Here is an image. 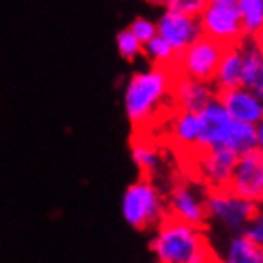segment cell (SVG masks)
Here are the masks:
<instances>
[{
    "mask_svg": "<svg viewBox=\"0 0 263 263\" xmlns=\"http://www.w3.org/2000/svg\"><path fill=\"white\" fill-rule=\"evenodd\" d=\"M224 49V44L201 34L199 38L188 45L186 49L177 55L173 70H175V73L213 83L214 71H216V66L222 59Z\"/></svg>",
    "mask_w": 263,
    "mask_h": 263,
    "instance_id": "cell-7",
    "label": "cell"
},
{
    "mask_svg": "<svg viewBox=\"0 0 263 263\" xmlns=\"http://www.w3.org/2000/svg\"><path fill=\"white\" fill-rule=\"evenodd\" d=\"M201 32L224 45L241 44L245 38L239 0H207L199 15Z\"/></svg>",
    "mask_w": 263,
    "mask_h": 263,
    "instance_id": "cell-5",
    "label": "cell"
},
{
    "mask_svg": "<svg viewBox=\"0 0 263 263\" xmlns=\"http://www.w3.org/2000/svg\"><path fill=\"white\" fill-rule=\"evenodd\" d=\"M213 85L216 92L242 85V51L241 45H226L213 77Z\"/></svg>",
    "mask_w": 263,
    "mask_h": 263,
    "instance_id": "cell-15",
    "label": "cell"
},
{
    "mask_svg": "<svg viewBox=\"0 0 263 263\" xmlns=\"http://www.w3.org/2000/svg\"><path fill=\"white\" fill-rule=\"evenodd\" d=\"M256 40H258L259 51H261V57H263V34H261V36H258V38H256Z\"/></svg>",
    "mask_w": 263,
    "mask_h": 263,
    "instance_id": "cell-29",
    "label": "cell"
},
{
    "mask_svg": "<svg viewBox=\"0 0 263 263\" xmlns=\"http://www.w3.org/2000/svg\"><path fill=\"white\" fill-rule=\"evenodd\" d=\"M259 209H261V211H263V201H261V203H259Z\"/></svg>",
    "mask_w": 263,
    "mask_h": 263,
    "instance_id": "cell-30",
    "label": "cell"
},
{
    "mask_svg": "<svg viewBox=\"0 0 263 263\" xmlns=\"http://www.w3.org/2000/svg\"><path fill=\"white\" fill-rule=\"evenodd\" d=\"M218 98L233 121L256 124L263 119V102L256 94V90H252L250 87L239 85V87L228 88L218 92Z\"/></svg>",
    "mask_w": 263,
    "mask_h": 263,
    "instance_id": "cell-13",
    "label": "cell"
},
{
    "mask_svg": "<svg viewBox=\"0 0 263 263\" xmlns=\"http://www.w3.org/2000/svg\"><path fill=\"white\" fill-rule=\"evenodd\" d=\"M239 45L242 51V85L254 88V85L263 77V57L258 40L242 38Z\"/></svg>",
    "mask_w": 263,
    "mask_h": 263,
    "instance_id": "cell-19",
    "label": "cell"
},
{
    "mask_svg": "<svg viewBox=\"0 0 263 263\" xmlns=\"http://www.w3.org/2000/svg\"><path fill=\"white\" fill-rule=\"evenodd\" d=\"M122 218L136 231H153L167 216L165 194L151 177H139L124 190L121 201Z\"/></svg>",
    "mask_w": 263,
    "mask_h": 263,
    "instance_id": "cell-3",
    "label": "cell"
},
{
    "mask_svg": "<svg viewBox=\"0 0 263 263\" xmlns=\"http://www.w3.org/2000/svg\"><path fill=\"white\" fill-rule=\"evenodd\" d=\"M128 28H130L132 34H134L141 44H145V42H148L153 36H156V21H151L147 17H136V19L128 25Z\"/></svg>",
    "mask_w": 263,
    "mask_h": 263,
    "instance_id": "cell-23",
    "label": "cell"
},
{
    "mask_svg": "<svg viewBox=\"0 0 263 263\" xmlns=\"http://www.w3.org/2000/svg\"><path fill=\"white\" fill-rule=\"evenodd\" d=\"M222 147L230 148L237 156L254 151L256 148V124L231 121L230 128L224 136V141H222Z\"/></svg>",
    "mask_w": 263,
    "mask_h": 263,
    "instance_id": "cell-18",
    "label": "cell"
},
{
    "mask_svg": "<svg viewBox=\"0 0 263 263\" xmlns=\"http://www.w3.org/2000/svg\"><path fill=\"white\" fill-rule=\"evenodd\" d=\"M148 250L160 263H211L214 254L203 228L165 216L153 230Z\"/></svg>",
    "mask_w": 263,
    "mask_h": 263,
    "instance_id": "cell-2",
    "label": "cell"
},
{
    "mask_svg": "<svg viewBox=\"0 0 263 263\" xmlns=\"http://www.w3.org/2000/svg\"><path fill=\"white\" fill-rule=\"evenodd\" d=\"M199 124H201V136H199V151L203 148L222 147L224 136L231 124L230 113L226 111L224 104L220 102L218 94L211 98L201 109L197 111Z\"/></svg>",
    "mask_w": 263,
    "mask_h": 263,
    "instance_id": "cell-11",
    "label": "cell"
},
{
    "mask_svg": "<svg viewBox=\"0 0 263 263\" xmlns=\"http://www.w3.org/2000/svg\"><path fill=\"white\" fill-rule=\"evenodd\" d=\"M117 51L119 55L128 62H136L139 57H143V44L132 34L130 28H122L121 32H117Z\"/></svg>",
    "mask_w": 263,
    "mask_h": 263,
    "instance_id": "cell-22",
    "label": "cell"
},
{
    "mask_svg": "<svg viewBox=\"0 0 263 263\" xmlns=\"http://www.w3.org/2000/svg\"><path fill=\"white\" fill-rule=\"evenodd\" d=\"M148 2L153 6H156V8H162V10H165L171 4V0H148Z\"/></svg>",
    "mask_w": 263,
    "mask_h": 263,
    "instance_id": "cell-27",
    "label": "cell"
},
{
    "mask_svg": "<svg viewBox=\"0 0 263 263\" xmlns=\"http://www.w3.org/2000/svg\"><path fill=\"white\" fill-rule=\"evenodd\" d=\"M207 205V222H213L228 233L235 235L242 233L247 224L259 211V205L237 196L230 188H213L205 196Z\"/></svg>",
    "mask_w": 263,
    "mask_h": 263,
    "instance_id": "cell-4",
    "label": "cell"
},
{
    "mask_svg": "<svg viewBox=\"0 0 263 263\" xmlns=\"http://www.w3.org/2000/svg\"><path fill=\"white\" fill-rule=\"evenodd\" d=\"M216 88L213 83L194 79V77L175 73L171 87V104L175 109L199 111L209 100L216 96Z\"/></svg>",
    "mask_w": 263,
    "mask_h": 263,
    "instance_id": "cell-12",
    "label": "cell"
},
{
    "mask_svg": "<svg viewBox=\"0 0 263 263\" xmlns=\"http://www.w3.org/2000/svg\"><path fill=\"white\" fill-rule=\"evenodd\" d=\"M207 188L199 181H175L165 194L167 216L182 220L186 224L205 228L207 224V205H205Z\"/></svg>",
    "mask_w": 263,
    "mask_h": 263,
    "instance_id": "cell-6",
    "label": "cell"
},
{
    "mask_svg": "<svg viewBox=\"0 0 263 263\" xmlns=\"http://www.w3.org/2000/svg\"><path fill=\"white\" fill-rule=\"evenodd\" d=\"M252 90H256V94H258L259 98H261V102H263V77L259 79L258 83H256V85H254Z\"/></svg>",
    "mask_w": 263,
    "mask_h": 263,
    "instance_id": "cell-28",
    "label": "cell"
},
{
    "mask_svg": "<svg viewBox=\"0 0 263 263\" xmlns=\"http://www.w3.org/2000/svg\"><path fill=\"white\" fill-rule=\"evenodd\" d=\"M228 188L248 201H263V154L258 148L237 156Z\"/></svg>",
    "mask_w": 263,
    "mask_h": 263,
    "instance_id": "cell-9",
    "label": "cell"
},
{
    "mask_svg": "<svg viewBox=\"0 0 263 263\" xmlns=\"http://www.w3.org/2000/svg\"><path fill=\"white\" fill-rule=\"evenodd\" d=\"M177 53L162 36H153V38L143 44V57L154 66H165V68H173L177 61Z\"/></svg>",
    "mask_w": 263,
    "mask_h": 263,
    "instance_id": "cell-21",
    "label": "cell"
},
{
    "mask_svg": "<svg viewBox=\"0 0 263 263\" xmlns=\"http://www.w3.org/2000/svg\"><path fill=\"white\" fill-rule=\"evenodd\" d=\"M256 148L263 154V119L256 122Z\"/></svg>",
    "mask_w": 263,
    "mask_h": 263,
    "instance_id": "cell-26",
    "label": "cell"
},
{
    "mask_svg": "<svg viewBox=\"0 0 263 263\" xmlns=\"http://www.w3.org/2000/svg\"><path fill=\"white\" fill-rule=\"evenodd\" d=\"M199 136H201V124L197 111L175 109L170 117V137L177 147L184 153H196L199 151Z\"/></svg>",
    "mask_w": 263,
    "mask_h": 263,
    "instance_id": "cell-14",
    "label": "cell"
},
{
    "mask_svg": "<svg viewBox=\"0 0 263 263\" xmlns=\"http://www.w3.org/2000/svg\"><path fill=\"white\" fill-rule=\"evenodd\" d=\"M220 259L226 263H263V248L245 233L230 235Z\"/></svg>",
    "mask_w": 263,
    "mask_h": 263,
    "instance_id": "cell-17",
    "label": "cell"
},
{
    "mask_svg": "<svg viewBox=\"0 0 263 263\" xmlns=\"http://www.w3.org/2000/svg\"><path fill=\"white\" fill-rule=\"evenodd\" d=\"M156 34L162 36L177 53H181L203 32L199 17L184 15V13L165 8L156 21Z\"/></svg>",
    "mask_w": 263,
    "mask_h": 263,
    "instance_id": "cell-10",
    "label": "cell"
},
{
    "mask_svg": "<svg viewBox=\"0 0 263 263\" xmlns=\"http://www.w3.org/2000/svg\"><path fill=\"white\" fill-rule=\"evenodd\" d=\"M242 233H245L248 239H252L256 245H259V247L263 248V211L261 209L254 214V218L248 222Z\"/></svg>",
    "mask_w": 263,
    "mask_h": 263,
    "instance_id": "cell-25",
    "label": "cell"
},
{
    "mask_svg": "<svg viewBox=\"0 0 263 263\" xmlns=\"http://www.w3.org/2000/svg\"><path fill=\"white\" fill-rule=\"evenodd\" d=\"M239 13L245 38L263 34V0H239Z\"/></svg>",
    "mask_w": 263,
    "mask_h": 263,
    "instance_id": "cell-20",
    "label": "cell"
},
{
    "mask_svg": "<svg viewBox=\"0 0 263 263\" xmlns=\"http://www.w3.org/2000/svg\"><path fill=\"white\" fill-rule=\"evenodd\" d=\"M237 154L231 153L230 148L214 147L203 148L192 153L194 175L196 181H199L207 190L213 188H228L235 167Z\"/></svg>",
    "mask_w": 263,
    "mask_h": 263,
    "instance_id": "cell-8",
    "label": "cell"
},
{
    "mask_svg": "<svg viewBox=\"0 0 263 263\" xmlns=\"http://www.w3.org/2000/svg\"><path fill=\"white\" fill-rule=\"evenodd\" d=\"M130 147H132V160L137 165L139 175L154 179L160 173V170H162V164H164L160 148L151 139H145L141 136L134 137Z\"/></svg>",
    "mask_w": 263,
    "mask_h": 263,
    "instance_id": "cell-16",
    "label": "cell"
},
{
    "mask_svg": "<svg viewBox=\"0 0 263 263\" xmlns=\"http://www.w3.org/2000/svg\"><path fill=\"white\" fill-rule=\"evenodd\" d=\"M175 70L151 64L132 73L122 92L124 115L136 132H147V126L160 117V111L171 102Z\"/></svg>",
    "mask_w": 263,
    "mask_h": 263,
    "instance_id": "cell-1",
    "label": "cell"
},
{
    "mask_svg": "<svg viewBox=\"0 0 263 263\" xmlns=\"http://www.w3.org/2000/svg\"><path fill=\"white\" fill-rule=\"evenodd\" d=\"M205 6H207V0H171V4L167 8L179 11V13H184V15L199 17L201 11L205 10Z\"/></svg>",
    "mask_w": 263,
    "mask_h": 263,
    "instance_id": "cell-24",
    "label": "cell"
}]
</instances>
